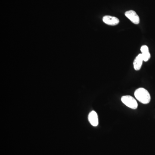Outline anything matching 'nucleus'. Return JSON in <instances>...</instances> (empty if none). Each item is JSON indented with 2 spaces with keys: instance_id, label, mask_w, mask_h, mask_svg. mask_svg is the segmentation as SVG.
<instances>
[{
  "instance_id": "nucleus-1",
  "label": "nucleus",
  "mask_w": 155,
  "mask_h": 155,
  "mask_svg": "<svg viewBox=\"0 0 155 155\" xmlns=\"http://www.w3.org/2000/svg\"><path fill=\"white\" fill-rule=\"evenodd\" d=\"M136 98L142 104H146L150 101L151 97L149 92L144 88L137 89L134 92Z\"/></svg>"
},
{
  "instance_id": "nucleus-4",
  "label": "nucleus",
  "mask_w": 155,
  "mask_h": 155,
  "mask_svg": "<svg viewBox=\"0 0 155 155\" xmlns=\"http://www.w3.org/2000/svg\"><path fill=\"white\" fill-rule=\"evenodd\" d=\"M103 22L107 25H116L119 22L118 18L110 16H105L103 18Z\"/></svg>"
},
{
  "instance_id": "nucleus-6",
  "label": "nucleus",
  "mask_w": 155,
  "mask_h": 155,
  "mask_svg": "<svg viewBox=\"0 0 155 155\" xmlns=\"http://www.w3.org/2000/svg\"><path fill=\"white\" fill-rule=\"evenodd\" d=\"M143 61V58L142 54H139L135 58L134 61V69L135 70L138 71V70H140V69H141Z\"/></svg>"
},
{
  "instance_id": "nucleus-7",
  "label": "nucleus",
  "mask_w": 155,
  "mask_h": 155,
  "mask_svg": "<svg viewBox=\"0 0 155 155\" xmlns=\"http://www.w3.org/2000/svg\"><path fill=\"white\" fill-rule=\"evenodd\" d=\"M140 51L142 52V55L143 58V61L147 62L150 58L151 55L150 54L149 48L147 45H143L140 48Z\"/></svg>"
},
{
  "instance_id": "nucleus-5",
  "label": "nucleus",
  "mask_w": 155,
  "mask_h": 155,
  "mask_svg": "<svg viewBox=\"0 0 155 155\" xmlns=\"http://www.w3.org/2000/svg\"><path fill=\"white\" fill-rule=\"evenodd\" d=\"M88 120L92 126L94 127L97 126L99 123L98 118L95 111H92L88 115Z\"/></svg>"
},
{
  "instance_id": "nucleus-2",
  "label": "nucleus",
  "mask_w": 155,
  "mask_h": 155,
  "mask_svg": "<svg viewBox=\"0 0 155 155\" xmlns=\"http://www.w3.org/2000/svg\"><path fill=\"white\" fill-rule=\"evenodd\" d=\"M121 101L123 104L128 107L135 110L137 109L138 104L136 100L132 97L129 95L124 96L121 98Z\"/></svg>"
},
{
  "instance_id": "nucleus-3",
  "label": "nucleus",
  "mask_w": 155,
  "mask_h": 155,
  "mask_svg": "<svg viewBox=\"0 0 155 155\" xmlns=\"http://www.w3.org/2000/svg\"><path fill=\"white\" fill-rule=\"evenodd\" d=\"M125 15L131 22L134 24H138L140 22V18L135 11L130 10L126 11Z\"/></svg>"
}]
</instances>
